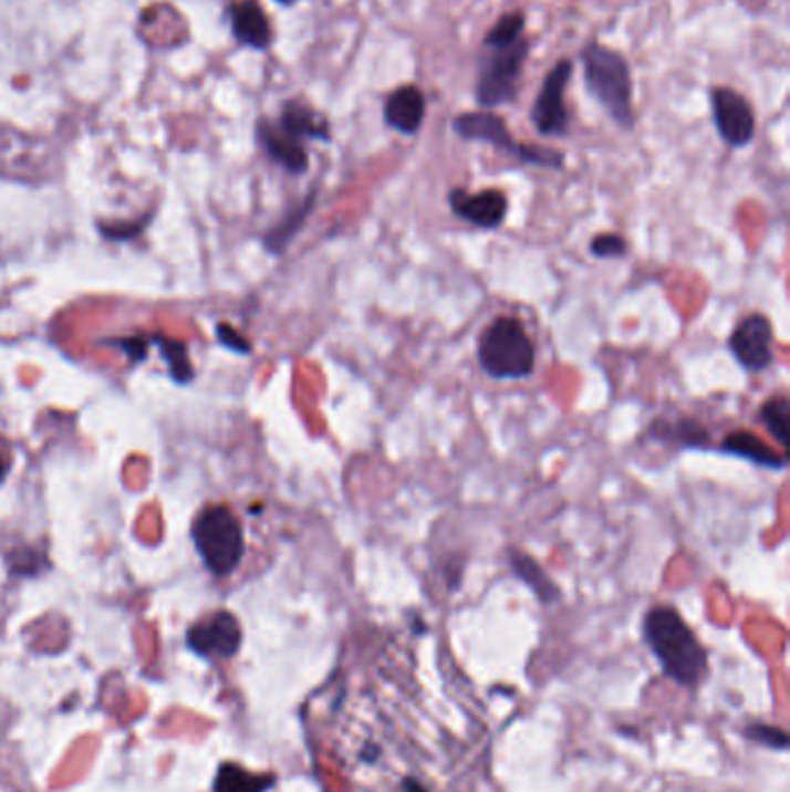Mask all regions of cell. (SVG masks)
Listing matches in <instances>:
<instances>
[{"label": "cell", "instance_id": "f546056e", "mask_svg": "<svg viewBox=\"0 0 790 792\" xmlns=\"http://www.w3.org/2000/svg\"><path fill=\"white\" fill-rule=\"evenodd\" d=\"M8 468H10V459L0 452V482L8 478Z\"/></svg>", "mask_w": 790, "mask_h": 792}, {"label": "cell", "instance_id": "4dcf8cb0", "mask_svg": "<svg viewBox=\"0 0 790 792\" xmlns=\"http://www.w3.org/2000/svg\"><path fill=\"white\" fill-rule=\"evenodd\" d=\"M277 3H283V6H290V3H294V0H277Z\"/></svg>", "mask_w": 790, "mask_h": 792}, {"label": "cell", "instance_id": "d4e9b609", "mask_svg": "<svg viewBox=\"0 0 790 792\" xmlns=\"http://www.w3.org/2000/svg\"><path fill=\"white\" fill-rule=\"evenodd\" d=\"M40 563H46V559L33 550H19L17 554L8 556V565L12 575H21V577H31L40 573Z\"/></svg>", "mask_w": 790, "mask_h": 792}, {"label": "cell", "instance_id": "8fae6325", "mask_svg": "<svg viewBox=\"0 0 790 792\" xmlns=\"http://www.w3.org/2000/svg\"><path fill=\"white\" fill-rule=\"evenodd\" d=\"M450 209L461 220L471 222L476 228L482 230H497L506 220L508 213V197L497 190L487 188L476 195L466 190H453L450 192Z\"/></svg>", "mask_w": 790, "mask_h": 792}, {"label": "cell", "instance_id": "ac0fdd59", "mask_svg": "<svg viewBox=\"0 0 790 792\" xmlns=\"http://www.w3.org/2000/svg\"><path fill=\"white\" fill-rule=\"evenodd\" d=\"M274 785V774H253L235 762L220 764L214 779V792H269Z\"/></svg>", "mask_w": 790, "mask_h": 792}, {"label": "cell", "instance_id": "ba28073f", "mask_svg": "<svg viewBox=\"0 0 790 792\" xmlns=\"http://www.w3.org/2000/svg\"><path fill=\"white\" fill-rule=\"evenodd\" d=\"M709 103L716 133L728 146L742 148L751 144L756 135V114L742 93L728 86H716L711 88Z\"/></svg>", "mask_w": 790, "mask_h": 792}, {"label": "cell", "instance_id": "6da1fadb", "mask_svg": "<svg viewBox=\"0 0 790 792\" xmlns=\"http://www.w3.org/2000/svg\"><path fill=\"white\" fill-rule=\"evenodd\" d=\"M645 639L663 673L682 686H698L707 675V652L675 607L658 605L645 616Z\"/></svg>", "mask_w": 790, "mask_h": 792}, {"label": "cell", "instance_id": "ffe728a7", "mask_svg": "<svg viewBox=\"0 0 790 792\" xmlns=\"http://www.w3.org/2000/svg\"><path fill=\"white\" fill-rule=\"evenodd\" d=\"M661 434H652L658 440H673L679 448H707V431L694 419H679L675 425H656Z\"/></svg>", "mask_w": 790, "mask_h": 792}, {"label": "cell", "instance_id": "7c38bea8", "mask_svg": "<svg viewBox=\"0 0 790 792\" xmlns=\"http://www.w3.org/2000/svg\"><path fill=\"white\" fill-rule=\"evenodd\" d=\"M385 123L402 135H415L425 123V114H427V101L425 93L419 91L417 86H399L394 88L387 101H385Z\"/></svg>", "mask_w": 790, "mask_h": 792}, {"label": "cell", "instance_id": "8992f818", "mask_svg": "<svg viewBox=\"0 0 790 792\" xmlns=\"http://www.w3.org/2000/svg\"><path fill=\"white\" fill-rule=\"evenodd\" d=\"M571 77H573V63L568 59H561L554 67L548 70L545 80H542V86L531 110V121L540 135L563 137L568 133L565 88Z\"/></svg>", "mask_w": 790, "mask_h": 792}, {"label": "cell", "instance_id": "f1b7e54d", "mask_svg": "<svg viewBox=\"0 0 790 792\" xmlns=\"http://www.w3.org/2000/svg\"><path fill=\"white\" fill-rule=\"evenodd\" d=\"M404 792H427V788L419 781H415V779H406L404 781Z\"/></svg>", "mask_w": 790, "mask_h": 792}, {"label": "cell", "instance_id": "7a4b0ae2", "mask_svg": "<svg viewBox=\"0 0 790 792\" xmlns=\"http://www.w3.org/2000/svg\"><path fill=\"white\" fill-rule=\"evenodd\" d=\"M582 67L589 93L596 97L616 126L631 131L635 126V112L628 61L614 49L591 42L582 49Z\"/></svg>", "mask_w": 790, "mask_h": 792}, {"label": "cell", "instance_id": "e0dca14e", "mask_svg": "<svg viewBox=\"0 0 790 792\" xmlns=\"http://www.w3.org/2000/svg\"><path fill=\"white\" fill-rule=\"evenodd\" d=\"M721 450L735 457L749 459L762 468H772V470H783L788 459L777 455L770 445H765L758 436L749 434V431H732L724 438Z\"/></svg>", "mask_w": 790, "mask_h": 792}, {"label": "cell", "instance_id": "30bf717a", "mask_svg": "<svg viewBox=\"0 0 790 792\" xmlns=\"http://www.w3.org/2000/svg\"><path fill=\"white\" fill-rule=\"evenodd\" d=\"M453 131L466 142H485L508 156H514L517 160L522 158L524 144H520L510 135L506 121L499 114H493L491 110L459 114L453 121Z\"/></svg>", "mask_w": 790, "mask_h": 792}, {"label": "cell", "instance_id": "2e32d148", "mask_svg": "<svg viewBox=\"0 0 790 792\" xmlns=\"http://www.w3.org/2000/svg\"><path fill=\"white\" fill-rule=\"evenodd\" d=\"M508 563H510V571L536 593V598L542 605H552V603H557L561 598L559 586L554 584V580L545 571H542V565L533 556H529L522 550L510 548L508 550Z\"/></svg>", "mask_w": 790, "mask_h": 792}, {"label": "cell", "instance_id": "603a6c76", "mask_svg": "<svg viewBox=\"0 0 790 792\" xmlns=\"http://www.w3.org/2000/svg\"><path fill=\"white\" fill-rule=\"evenodd\" d=\"M788 415H790L788 399H770L760 408V423L783 445V448L788 445Z\"/></svg>", "mask_w": 790, "mask_h": 792}, {"label": "cell", "instance_id": "9a60e30c", "mask_svg": "<svg viewBox=\"0 0 790 792\" xmlns=\"http://www.w3.org/2000/svg\"><path fill=\"white\" fill-rule=\"evenodd\" d=\"M230 23L235 38L253 49H267L271 42V27L264 10L256 0H237L230 6Z\"/></svg>", "mask_w": 790, "mask_h": 792}, {"label": "cell", "instance_id": "d6986e66", "mask_svg": "<svg viewBox=\"0 0 790 792\" xmlns=\"http://www.w3.org/2000/svg\"><path fill=\"white\" fill-rule=\"evenodd\" d=\"M313 202H315V192H311L300 207H294V209L279 222L277 228H271V230L267 232L264 246H267V249H269L271 253H283V251H285V246L292 241V237L302 230L304 220L309 218V213H311V209H313Z\"/></svg>", "mask_w": 790, "mask_h": 792}, {"label": "cell", "instance_id": "7402d4cb", "mask_svg": "<svg viewBox=\"0 0 790 792\" xmlns=\"http://www.w3.org/2000/svg\"><path fill=\"white\" fill-rule=\"evenodd\" d=\"M152 341L160 348V353H163L165 362L169 364V371H171V376H175V381L190 383L193 381V368H190V362H188V348H186V345L179 343V341L163 338V336H154Z\"/></svg>", "mask_w": 790, "mask_h": 792}, {"label": "cell", "instance_id": "277c9868", "mask_svg": "<svg viewBox=\"0 0 790 792\" xmlns=\"http://www.w3.org/2000/svg\"><path fill=\"white\" fill-rule=\"evenodd\" d=\"M193 542L205 565L218 577L232 575L246 550L239 519L226 506L207 508L195 519Z\"/></svg>", "mask_w": 790, "mask_h": 792}, {"label": "cell", "instance_id": "44dd1931", "mask_svg": "<svg viewBox=\"0 0 790 792\" xmlns=\"http://www.w3.org/2000/svg\"><path fill=\"white\" fill-rule=\"evenodd\" d=\"M524 29H527L524 14L522 12H508L489 29V33L485 38V46L487 49L510 46V44L520 42L524 38Z\"/></svg>", "mask_w": 790, "mask_h": 792}, {"label": "cell", "instance_id": "5bb4252c", "mask_svg": "<svg viewBox=\"0 0 790 792\" xmlns=\"http://www.w3.org/2000/svg\"><path fill=\"white\" fill-rule=\"evenodd\" d=\"M277 126L285 135H290L292 139H298L302 144H304V139L330 142V137H332L330 121L302 101H288L281 110Z\"/></svg>", "mask_w": 790, "mask_h": 792}, {"label": "cell", "instance_id": "cb8c5ba5", "mask_svg": "<svg viewBox=\"0 0 790 792\" xmlns=\"http://www.w3.org/2000/svg\"><path fill=\"white\" fill-rule=\"evenodd\" d=\"M747 739L756 741V744L760 747H768V749H777V751H783L788 749V734L786 730L777 728V726H768V723H753L745 730Z\"/></svg>", "mask_w": 790, "mask_h": 792}, {"label": "cell", "instance_id": "9c48e42d", "mask_svg": "<svg viewBox=\"0 0 790 792\" xmlns=\"http://www.w3.org/2000/svg\"><path fill=\"white\" fill-rule=\"evenodd\" d=\"M772 336L775 330L770 320L760 313H751L732 330L728 338V348L745 368L765 371L775 359Z\"/></svg>", "mask_w": 790, "mask_h": 792}, {"label": "cell", "instance_id": "52a82bcc", "mask_svg": "<svg viewBox=\"0 0 790 792\" xmlns=\"http://www.w3.org/2000/svg\"><path fill=\"white\" fill-rule=\"evenodd\" d=\"M241 626L237 616L218 609L195 622L186 633V645L193 654L209 660H228L241 649Z\"/></svg>", "mask_w": 790, "mask_h": 792}, {"label": "cell", "instance_id": "4fadbf2b", "mask_svg": "<svg viewBox=\"0 0 790 792\" xmlns=\"http://www.w3.org/2000/svg\"><path fill=\"white\" fill-rule=\"evenodd\" d=\"M258 142L264 148V154L285 171H290V175H304L309 169V154L304 144L285 135L277 123L262 118L258 123Z\"/></svg>", "mask_w": 790, "mask_h": 792}, {"label": "cell", "instance_id": "484cf974", "mask_svg": "<svg viewBox=\"0 0 790 792\" xmlns=\"http://www.w3.org/2000/svg\"><path fill=\"white\" fill-rule=\"evenodd\" d=\"M591 253L596 258H622L626 256V241L620 235H599L591 241Z\"/></svg>", "mask_w": 790, "mask_h": 792}, {"label": "cell", "instance_id": "4316f807", "mask_svg": "<svg viewBox=\"0 0 790 792\" xmlns=\"http://www.w3.org/2000/svg\"><path fill=\"white\" fill-rule=\"evenodd\" d=\"M218 338H220V343H224V345H228V348L230 351H235V353H251V345H249V341H246L241 334H237L230 325H218Z\"/></svg>", "mask_w": 790, "mask_h": 792}, {"label": "cell", "instance_id": "5b68a950", "mask_svg": "<svg viewBox=\"0 0 790 792\" xmlns=\"http://www.w3.org/2000/svg\"><path fill=\"white\" fill-rule=\"evenodd\" d=\"M529 46V40L522 38L503 49H487V54L480 59L476 80V101L482 110H497L514 101Z\"/></svg>", "mask_w": 790, "mask_h": 792}, {"label": "cell", "instance_id": "3957f363", "mask_svg": "<svg viewBox=\"0 0 790 792\" xmlns=\"http://www.w3.org/2000/svg\"><path fill=\"white\" fill-rule=\"evenodd\" d=\"M478 359L487 376L497 381H520L533 374L536 348L520 320L497 317L480 336Z\"/></svg>", "mask_w": 790, "mask_h": 792}, {"label": "cell", "instance_id": "83f0119b", "mask_svg": "<svg viewBox=\"0 0 790 792\" xmlns=\"http://www.w3.org/2000/svg\"><path fill=\"white\" fill-rule=\"evenodd\" d=\"M110 345H116L118 351L126 353L131 359L135 362H142L144 355H146V345H149V341L146 338H114V341H107Z\"/></svg>", "mask_w": 790, "mask_h": 792}]
</instances>
